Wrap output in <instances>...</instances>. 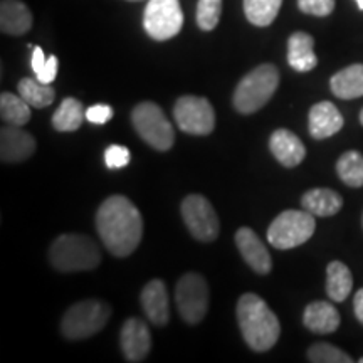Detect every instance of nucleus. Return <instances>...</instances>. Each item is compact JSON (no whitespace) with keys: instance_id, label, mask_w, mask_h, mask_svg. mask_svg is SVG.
<instances>
[{"instance_id":"nucleus-15","label":"nucleus","mask_w":363,"mask_h":363,"mask_svg":"<svg viewBox=\"0 0 363 363\" xmlns=\"http://www.w3.org/2000/svg\"><path fill=\"white\" fill-rule=\"evenodd\" d=\"M343 128V116L331 101L316 103L308 115V130L315 140H325Z\"/></svg>"},{"instance_id":"nucleus-16","label":"nucleus","mask_w":363,"mask_h":363,"mask_svg":"<svg viewBox=\"0 0 363 363\" xmlns=\"http://www.w3.org/2000/svg\"><path fill=\"white\" fill-rule=\"evenodd\" d=\"M145 315L155 326H165L170 320L169 294L162 279H153L145 286L140 294Z\"/></svg>"},{"instance_id":"nucleus-34","label":"nucleus","mask_w":363,"mask_h":363,"mask_svg":"<svg viewBox=\"0 0 363 363\" xmlns=\"http://www.w3.org/2000/svg\"><path fill=\"white\" fill-rule=\"evenodd\" d=\"M56 74H57V57L49 56L43 67V71H40L35 78H38L39 81H43V83H45V84H51L52 81L56 79Z\"/></svg>"},{"instance_id":"nucleus-36","label":"nucleus","mask_w":363,"mask_h":363,"mask_svg":"<svg viewBox=\"0 0 363 363\" xmlns=\"http://www.w3.org/2000/svg\"><path fill=\"white\" fill-rule=\"evenodd\" d=\"M353 311H355L357 320L363 325V288L358 289L355 298H353Z\"/></svg>"},{"instance_id":"nucleus-6","label":"nucleus","mask_w":363,"mask_h":363,"mask_svg":"<svg viewBox=\"0 0 363 363\" xmlns=\"http://www.w3.org/2000/svg\"><path fill=\"white\" fill-rule=\"evenodd\" d=\"M315 216L308 211H284L271 222L267 240L272 247L288 251L308 242L315 234Z\"/></svg>"},{"instance_id":"nucleus-1","label":"nucleus","mask_w":363,"mask_h":363,"mask_svg":"<svg viewBox=\"0 0 363 363\" xmlns=\"http://www.w3.org/2000/svg\"><path fill=\"white\" fill-rule=\"evenodd\" d=\"M96 229L104 247L116 257L135 252L143 235L140 211L125 195H111L96 212Z\"/></svg>"},{"instance_id":"nucleus-33","label":"nucleus","mask_w":363,"mask_h":363,"mask_svg":"<svg viewBox=\"0 0 363 363\" xmlns=\"http://www.w3.org/2000/svg\"><path fill=\"white\" fill-rule=\"evenodd\" d=\"M113 118V108L108 104H94L86 110V120L93 125H104Z\"/></svg>"},{"instance_id":"nucleus-32","label":"nucleus","mask_w":363,"mask_h":363,"mask_svg":"<svg viewBox=\"0 0 363 363\" xmlns=\"http://www.w3.org/2000/svg\"><path fill=\"white\" fill-rule=\"evenodd\" d=\"M298 9L308 16L326 17L335 11V0H298Z\"/></svg>"},{"instance_id":"nucleus-40","label":"nucleus","mask_w":363,"mask_h":363,"mask_svg":"<svg viewBox=\"0 0 363 363\" xmlns=\"http://www.w3.org/2000/svg\"><path fill=\"white\" fill-rule=\"evenodd\" d=\"M360 363H363V358H360Z\"/></svg>"},{"instance_id":"nucleus-22","label":"nucleus","mask_w":363,"mask_h":363,"mask_svg":"<svg viewBox=\"0 0 363 363\" xmlns=\"http://www.w3.org/2000/svg\"><path fill=\"white\" fill-rule=\"evenodd\" d=\"M330 88L340 99H355L363 96V65H352L338 71L330 79Z\"/></svg>"},{"instance_id":"nucleus-19","label":"nucleus","mask_w":363,"mask_h":363,"mask_svg":"<svg viewBox=\"0 0 363 363\" xmlns=\"http://www.w3.org/2000/svg\"><path fill=\"white\" fill-rule=\"evenodd\" d=\"M315 39L308 33L298 30L288 39V62L296 72H308L315 69L318 57L315 54Z\"/></svg>"},{"instance_id":"nucleus-35","label":"nucleus","mask_w":363,"mask_h":363,"mask_svg":"<svg viewBox=\"0 0 363 363\" xmlns=\"http://www.w3.org/2000/svg\"><path fill=\"white\" fill-rule=\"evenodd\" d=\"M45 61H48V57L44 56V51L39 48V45H35V48L33 49V59H30V66H33V71L35 76L43 71Z\"/></svg>"},{"instance_id":"nucleus-25","label":"nucleus","mask_w":363,"mask_h":363,"mask_svg":"<svg viewBox=\"0 0 363 363\" xmlns=\"http://www.w3.org/2000/svg\"><path fill=\"white\" fill-rule=\"evenodd\" d=\"M30 104L24 101L22 96L12 93H2L0 96V116L7 125L24 126L30 120Z\"/></svg>"},{"instance_id":"nucleus-17","label":"nucleus","mask_w":363,"mask_h":363,"mask_svg":"<svg viewBox=\"0 0 363 363\" xmlns=\"http://www.w3.org/2000/svg\"><path fill=\"white\" fill-rule=\"evenodd\" d=\"M269 148L276 160L286 167V169H294L306 157V148L301 140L293 131L286 128L276 130L271 135Z\"/></svg>"},{"instance_id":"nucleus-2","label":"nucleus","mask_w":363,"mask_h":363,"mask_svg":"<svg viewBox=\"0 0 363 363\" xmlns=\"http://www.w3.org/2000/svg\"><path fill=\"white\" fill-rule=\"evenodd\" d=\"M238 321L244 342L254 352H267L279 340L281 325L264 299L246 293L238 301Z\"/></svg>"},{"instance_id":"nucleus-5","label":"nucleus","mask_w":363,"mask_h":363,"mask_svg":"<svg viewBox=\"0 0 363 363\" xmlns=\"http://www.w3.org/2000/svg\"><path fill=\"white\" fill-rule=\"evenodd\" d=\"M111 316V306L99 299H83L66 311L61 331L67 340H84L99 333Z\"/></svg>"},{"instance_id":"nucleus-26","label":"nucleus","mask_w":363,"mask_h":363,"mask_svg":"<svg viewBox=\"0 0 363 363\" xmlns=\"http://www.w3.org/2000/svg\"><path fill=\"white\" fill-rule=\"evenodd\" d=\"M19 94L24 101H27L33 108H45L52 104L56 98V91L51 86L43 83L38 78H24L19 81Z\"/></svg>"},{"instance_id":"nucleus-14","label":"nucleus","mask_w":363,"mask_h":363,"mask_svg":"<svg viewBox=\"0 0 363 363\" xmlns=\"http://www.w3.org/2000/svg\"><path fill=\"white\" fill-rule=\"evenodd\" d=\"M235 244H238L240 256L252 267V271H256L261 276L269 274L272 269L271 254L264 244H262L259 235L254 233L252 229L240 227L238 233H235Z\"/></svg>"},{"instance_id":"nucleus-39","label":"nucleus","mask_w":363,"mask_h":363,"mask_svg":"<svg viewBox=\"0 0 363 363\" xmlns=\"http://www.w3.org/2000/svg\"><path fill=\"white\" fill-rule=\"evenodd\" d=\"M128 2H142V0H128Z\"/></svg>"},{"instance_id":"nucleus-10","label":"nucleus","mask_w":363,"mask_h":363,"mask_svg":"<svg viewBox=\"0 0 363 363\" xmlns=\"http://www.w3.org/2000/svg\"><path fill=\"white\" fill-rule=\"evenodd\" d=\"M182 217L189 233L201 242H212L219 235V217L212 203L201 194H190L182 202Z\"/></svg>"},{"instance_id":"nucleus-31","label":"nucleus","mask_w":363,"mask_h":363,"mask_svg":"<svg viewBox=\"0 0 363 363\" xmlns=\"http://www.w3.org/2000/svg\"><path fill=\"white\" fill-rule=\"evenodd\" d=\"M131 160V153L126 147H121V145H111L104 150V163H106L108 169L116 170L123 169Z\"/></svg>"},{"instance_id":"nucleus-3","label":"nucleus","mask_w":363,"mask_h":363,"mask_svg":"<svg viewBox=\"0 0 363 363\" xmlns=\"http://www.w3.org/2000/svg\"><path fill=\"white\" fill-rule=\"evenodd\" d=\"M51 264L61 272L91 271L99 266L101 254L93 239L83 234H62L49 249Z\"/></svg>"},{"instance_id":"nucleus-41","label":"nucleus","mask_w":363,"mask_h":363,"mask_svg":"<svg viewBox=\"0 0 363 363\" xmlns=\"http://www.w3.org/2000/svg\"><path fill=\"white\" fill-rule=\"evenodd\" d=\"M362 225H363V216H362Z\"/></svg>"},{"instance_id":"nucleus-24","label":"nucleus","mask_w":363,"mask_h":363,"mask_svg":"<svg viewBox=\"0 0 363 363\" xmlns=\"http://www.w3.org/2000/svg\"><path fill=\"white\" fill-rule=\"evenodd\" d=\"M86 120L83 103L76 98H65L52 115V126L57 131H76Z\"/></svg>"},{"instance_id":"nucleus-20","label":"nucleus","mask_w":363,"mask_h":363,"mask_svg":"<svg viewBox=\"0 0 363 363\" xmlns=\"http://www.w3.org/2000/svg\"><path fill=\"white\" fill-rule=\"evenodd\" d=\"M303 323L313 333H335L340 326V313L328 301H313L306 306L305 315H303Z\"/></svg>"},{"instance_id":"nucleus-21","label":"nucleus","mask_w":363,"mask_h":363,"mask_svg":"<svg viewBox=\"0 0 363 363\" xmlns=\"http://www.w3.org/2000/svg\"><path fill=\"white\" fill-rule=\"evenodd\" d=\"M301 206L315 217H331L343 207L342 195L330 189H311L303 194Z\"/></svg>"},{"instance_id":"nucleus-11","label":"nucleus","mask_w":363,"mask_h":363,"mask_svg":"<svg viewBox=\"0 0 363 363\" xmlns=\"http://www.w3.org/2000/svg\"><path fill=\"white\" fill-rule=\"evenodd\" d=\"M177 126L189 135H208L216 128V111L208 99L182 96L174 106Z\"/></svg>"},{"instance_id":"nucleus-30","label":"nucleus","mask_w":363,"mask_h":363,"mask_svg":"<svg viewBox=\"0 0 363 363\" xmlns=\"http://www.w3.org/2000/svg\"><path fill=\"white\" fill-rule=\"evenodd\" d=\"M222 13V0H199L195 19L202 30H214Z\"/></svg>"},{"instance_id":"nucleus-7","label":"nucleus","mask_w":363,"mask_h":363,"mask_svg":"<svg viewBox=\"0 0 363 363\" xmlns=\"http://www.w3.org/2000/svg\"><path fill=\"white\" fill-rule=\"evenodd\" d=\"M131 123L142 140L158 152H169L174 147L175 131L158 104L152 101L136 104L131 111Z\"/></svg>"},{"instance_id":"nucleus-8","label":"nucleus","mask_w":363,"mask_h":363,"mask_svg":"<svg viewBox=\"0 0 363 363\" xmlns=\"http://www.w3.org/2000/svg\"><path fill=\"white\" fill-rule=\"evenodd\" d=\"M175 303L182 320L197 325L207 315L208 286L199 272H187L179 279L175 288Z\"/></svg>"},{"instance_id":"nucleus-28","label":"nucleus","mask_w":363,"mask_h":363,"mask_svg":"<svg viewBox=\"0 0 363 363\" xmlns=\"http://www.w3.org/2000/svg\"><path fill=\"white\" fill-rule=\"evenodd\" d=\"M337 174L348 187H363V155L350 150L345 152L337 162Z\"/></svg>"},{"instance_id":"nucleus-23","label":"nucleus","mask_w":363,"mask_h":363,"mask_svg":"<svg viewBox=\"0 0 363 363\" xmlns=\"http://www.w3.org/2000/svg\"><path fill=\"white\" fill-rule=\"evenodd\" d=\"M353 276L342 261H331L326 267V294L331 301L342 303L350 296Z\"/></svg>"},{"instance_id":"nucleus-13","label":"nucleus","mask_w":363,"mask_h":363,"mask_svg":"<svg viewBox=\"0 0 363 363\" xmlns=\"http://www.w3.org/2000/svg\"><path fill=\"white\" fill-rule=\"evenodd\" d=\"M35 152V140L21 126L9 125L0 130V158L4 163L24 162Z\"/></svg>"},{"instance_id":"nucleus-37","label":"nucleus","mask_w":363,"mask_h":363,"mask_svg":"<svg viewBox=\"0 0 363 363\" xmlns=\"http://www.w3.org/2000/svg\"><path fill=\"white\" fill-rule=\"evenodd\" d=\"M355 2H357L358 9H360V11H363V0H355Z\"/></svg>"},{"instance_id":"nucleus-38","label":"nucleus","mask_w":363,"mask_h":363,"mask_svg":"<svg viewBox=\"0 0 363 363\" xmlns=\"http://www.w3.org/2000/svg\"><path fill=\"white\" fill-rule=\"evenodd\" d=\"M360 123H362V125H363V110H362V111H360Z\"/></svg>"},{"instance_id":"nucleus-12","label":"nucleus","mask_w":363,"mask_h":363,"mask_svg":"<svg viewBox=\"0 0 363 363\" xmlns=\"http://www.w3.org/2000/svg\"><path fill=\"white\" fill-rule=\"evenodd\" d=\"M120 345L126 360L143 362L152 350V335L147 323L138 318H128L121 326Z\"/></svg>"},{"instance_id":"nucleus-9","label":"nucleus","mask_w":363,"mask_h":363,"mask_svg":"<svg viewBox=\"0 0 363 363\" xmlns=\"http://www.w3.org/2000/svg\"><path fill=\"white\" fill-rule=\"evenodd\" d=\"M184 26V12L179 0H148L143 12V27L155 40L175 38Z\"/></svg>"},{"instance_id":"nucleus-18","label":"nucleus","mask_w":363,"mask_h":363,"mask_svg":"<svg viewBox=\"0 0 363 363\" xmlns=\"http://www.w3.org/2000/svg\"><path fill=\"white\" fill-rule=\"evenodd\" d=\"M33 27V13L22 0H2L0 4V29L4 34L22 35Z\"/></svg>"},{"instance_id":"nucleus-4","label":"nucleus","mask_w":363,"mask_h":363,"mask_svg":"<svg viewBox=\"0 0 363 363\" xmlns=\"http://www.w3.org/2000/svg\"><path fill=\"white\" fill-rule=\"evenodd\" d=\"M279 86V71L274 65H261L247 72L234 91V108L242 115L259 111Z\"/></svg>"},{"instance_id":"nucleus-27","label":"nucleus","mask_w":363,"mask_h":363,"mask_svg":"<svg viewBox=\"0 0 363 363\" xmlns=\"http://www.w3.org/2000/svg\"><path fill=\"white\" fill-rule=\"evenodd\" d=\"M283 0H244V13L251 24L267 27L278 17Z\"/></svg>"},{"instance_id":"nucleus-29","label":"nucleus","mask_w":363,"mask_h":363,"mask_svg":"<svg viewBox=\"0 0 363 363\" xmlns=\"http://www.w3.org/2000/svg\"><path fill=\"white\" fill-rule=\"evenodd\" d=\"M308 360L313 363H352L353 358L330 343H315L308 348Z\"/></svg>"}]
</instances>
